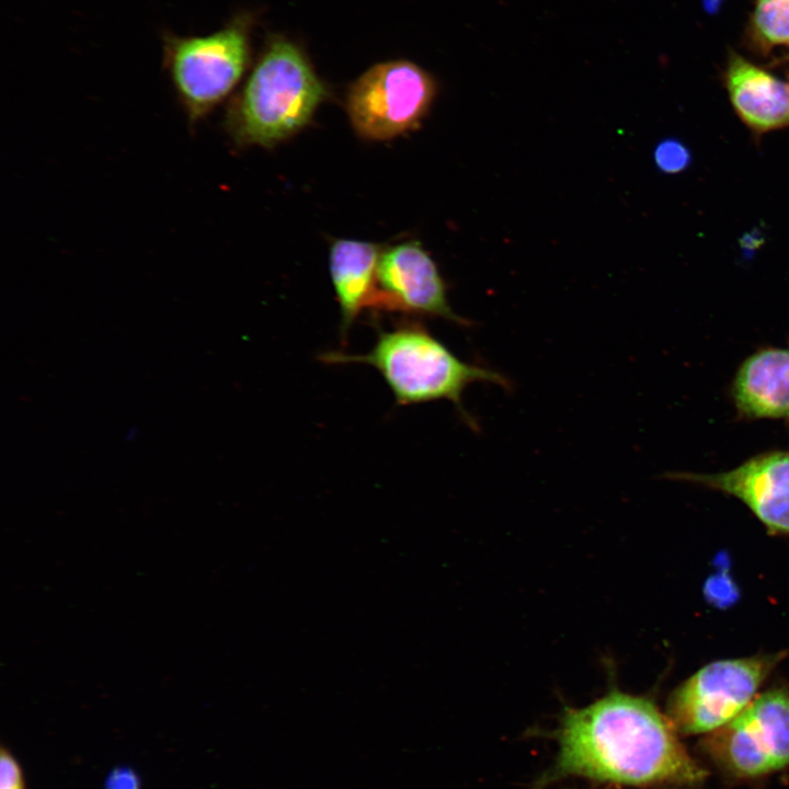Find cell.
<instances>
[{
	"label": "cell",
	"instance_id": "6da1fadb",
	"mask_svg": "<svg viewBox=\"0 0 789 789\" xmlns=\"http://www.w3.org/2000/svg\"><path fill=\"white\" fill-rule=\"evenodd\" d=\"M558 753L540 780L581 777L618 786L691 785L706 776L675 728L649 699L611 689L582 708H567Z\"/></svg>",
	"mask_w": 789,
	"mask_h": 789
},
{
	"label": "cell",
	"instance_id": "7a4b0ae2",
	"mask_svg": "<svg viewBox=\"0 0 789 789\" xmlns=\"http://www.w3.org/2000/svg\"><path fill=\"white\" fill-rule=\"evenodd\" d=\"M321 359L331 364L357 363L376 368L399 405L448 400L473 427L474 421L462 407L466 388L474 382L494 384L505 389L511 387L505 376L460 359L414 321L379 331L368 353L330 352Z\"/></svg>",
	"mask_w": 789,
	"mask_h": 789
},
{
	"label": "cell",
	"instance_id": "3957f363",
	"mask_svg": "<svg viewBox=\"0 0 789 789\" xmlns=\"http://www.w3.org/2000/svg\"><path fill=\"white\" fill-rule=\"evenodd\" d=\"M325 95L302 52L274 41L230 103L226 130L237 146L272 147L302 129Z\"/></svg>",
	"mask_w": 789,
	"mask_h": 789
},
{
	"label": "cell",
	"instance_id": "277c9868",
	"mask_svg": "<svg viewBox=\"0 0 789 789\" xmlns=\"http://www.w3.org/2000/svg\"><path fill=\"white\" fill-rule=\"evenodd\" d=\"M249 59L248 27L239 19L205 35H164L163 66L191 127L233 91Z\"/></svg>",
	"mask_w": 789,
	"mask_h": 789
},
{
	"label": "cell",
	"instance_id": "5b68a950",
	"mask_svg": "<svg viewBox=\"0 0 789 789\" xmlns=\"http://www.w3.org/2000/svg\"><path fill=\"white\" fill-rule=\"evenodd\" d=\"M433 77L408 60L373 66L351 87L346 111L355 132L387 140L420 126L434 101Z\"/></svg>",
	"mask_w": 789,
	"mask_h": 789
},
{
	"label": "cell",
	"instance_id": "8992f818",
	"mask_svg": "<svg viewBox=\"0 0 789 789\" xmlns=\"http://www.w3.org/2000/svg\"><path fill=\"white\" fill-rule=\"evenodd\" d=\"M782 658L781 653L722 660L685 681L668 701V719L683 734L714 732L740 714Z\"/></svg>",
	"mask_w": 789,
	"mask_h": 789
},
{
	"label": "cell",
	"instance_id": "52a82bcc",
	"mask_svg": "<svg viewBox=\"0 0 789 789\" xmlns=\"http://www.w3.org/2000/svg\"><path fill=\"white\" fill-rule=\"evenodd\" d=\"M713 747L740 776L756 777L789 765V693L759 695L714 731Z\"/></svg>",
	"mask_w": 789,
	"mask_h": 789
},
{
	"label": "cell",
	"instance_id": "ba28073f",
	"mask_svg": "<svg viewBox=\"0 0 789 789\" xmlns=\"http://www.w3.org/2000/svg\"><path fill=\"white\" fill-rule=\"evenodd\" d=\"M373 310L441 318L465 327L470 324L451 309L437 265L418 241L402 242L381 252Z\"/></svg>",
	"mask_w": 789,
	"mask_h": 789
},
{
	"label": "cell",
	"instance_id": "9c48e42d",
	"mask_svg": "<svg viewBox=\"0 0 789 789\" xmlns=\"http://www.w3.org/2000/svg\"><path fill=\"white\" fill-rule=\"evenodd\" d=\"M676 477L740 499L770 531L789 535V453L768 451L725 472Z\"/></svg>",
	"mask_w": 789,
	"mask_h": 789
},
{
	"label": "cell",
	"instance_id": "30bf717a",
	"mask_svg": "<svg viewBox=\"0 0 789 789\" xmlns=\"http://www.w3.org/2000/svg\"><path fill=\"white\" fill-rule=\"evenodd\" d=\"M723 82L739 118L756 135L789 127V83L730 52Z\"/></svg>",
	"mask_w": 789,
	"mask_h": 789
},
{
	"label": "cell",
	"instance_id": "8fae6325",
	"mask_svg": "<svg viewBox=\"0 0 789 789\" xmlns=\"http://www.w3.org/2000/svg\"><path fill=\"white\" fill-rule=\"evenodd\" d=\"M380 254L377 244L361 240L339 239L330 248L329 268L340 307L343 343L363 310L373 309Z\"/></svg>",
	"mask_w": 789,
	"mask_h": 789
},
{
	"label": "cell",
	"instance_id": "7c38bea8",
	"mask_svg": "<svg viewBox=\"0 0 789 789\" xmlns=\"http://www.w3.org/2000/svg\"><path fill=\"white\" fill-rule=\"evenodd\" d=\"M733 398L751 418H789V350L766 348L741 365Z\"/></svg>",
	"mask_w": 789,
	"mask_h": 789
},
{
	"label": "cell",
	"instance_id": "4fadbf2b",
	"mask_svg": "<svg viewBox=\"0 0 789 789\" xmlns=\"http://www.w3.org/2000/svg\"><path fill=\"white\" fill-rule=\"evenodd\" d=\"M746 37L757 53L789 49V0H755Z\"/></svg>",
	"mask_w": 789,
	"mask_h": 789
},
{
	"label": "cell",
	"instance_id": "5bb4252c",
	"mask_svg": "<svg viewBox=\"0 0 789 789\" xmlns=\"http://www.w3.org/2000/svg\"><path fill=\"white\" fill-rule=\"evenodd\" d=\"M653 160L661 172L675 174L682 172L690 164L691 153L683 141L675 138H666L655 146Z\"/></svg>",
	"mask_w": 789,
	"mask_h": 789
},
{
	"label": "cell",
	"instance_id": "9a60e30c",
	"mask_svg": "<svg viewBox=\"0 0 789 789\" xmlns=\"http://www.w3.org/2000/svg\"><path fill=\"white\" fill-rule=\"evenodd\" d=\"M707 601L719 608L733 605L739 598V588L728 573L727 567L718 569L704 585Z\"/></svg>",
	"mask_w": 789,
	"mask_h": 789
},
{
	"label": "cell",
	"instance_id": "2e32d148",
	"mask_svg": "<svg viewBox=\"0 0 789 789\" xmlns=\"http://www.w3.org/2000/svg\"><path fill=\"white\" fill-rule=\"evenodd\" d=\"M0 789H25L22 768L5 747L0 754Z\"/></svg>",
	"mask_w": 789,
	"mask_h": 789
},
{
	"label": "cell",
	"instance_id": "e0dca14e",
	"mask_svg": "<svg viewBox=\"0 0 789 789\" xmlns=\"http://www.w3.org/2000/svg\"><path fill=\"white\" fill-rule=\"evenodd\" d=\"M105 789H141L139 774L129 766H116L106 776Z\"/></svg>",
	"mask_w": 789,
	"mask_h": 789
},
{
	"label": "cell",
	"instance_id": "ac0fdd59",
	"mask_svg": "<svg viewBox=\"0 0 789 789\" xmlns=\"http://www.w3.org/2000/svg\"><path fill=\"white\" fill-rule=\"evenodd\" d=\"M724 0H702V8L709 14H714L719 11Z\"/></svg>",
	"mask_w": 789,
	"mask_h": 789
},
{
	"label": "cell",
	"instance_id": "d6986e66",
	"mask_svg": "<svg viewBox=\"0 0 789 789\" xmlns=\"http://www.w3.org/2000/svg\"><path fill=\"white\" fill-rule=\"evenodd\" d=\"M788 60H789V55H788Z\"/></svg>",
	"mask_w": 789,
	"mask_h": 789
}]
</instances>
